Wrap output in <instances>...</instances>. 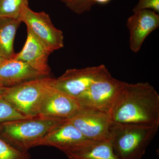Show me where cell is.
Segmentation results:
<instances>
[{"instance_id": "24", "label": "cell", "mask_w": 159, "mask_h": 159, "mask_svg": "<svg viewBox=\"0 0 159 159\" xmlns=\"http://www.w3.org/2000/svg\"><path fill=\"white\" fill-rule=\"evenodd\" d=\"M71 0H65V3L66 4H67V3L70 2Z\"/></svg>"}, {"instance_id": "17", "label": "cell", "mask_w": 159, "mask_h": 159, "mask_svg": "<svg viewBox=\"0 0 159 159\" xmlns=\"http://www.w3.org/2000/svg\"><path fill=\"white\" fill-rule=\"evenodd\" d=\"M0 159H31L29 152L21 151L0 138Z\"/></svg>"}, {"instance_id": "22", "label": "cell", "mask_w": 159, "mask_h": 159, "mask_svg": "<svg viewBox=\"0 0 159 159\" xmlns=\"http://www.w3.org/2000/svg\"><path fill=\"white\" fill-rule=\"evenodd\" d=\"M6 89V88L0 86V98H2L3 93H4Z\"/></svg>"}, {"instance_id": "18", "label": "cell", "mask_w": 159, "mask_h": 159, "mask_svg": "<svg viewBox=\"0 0 159 159\" xmlns=\"http://www.w3.org/2000/svg\"><path fill=\"white\" fill-rule=\"evenodd\" d=\"M29 118L18 112L8 102L0 98V123L16 119Z\"/></svg>"}, {"instance_id": "23", "label": "cell", "mask_w": 159, "mask_h": 159, "mask_svg": "<svg viewBox=\"0 0 159 159\" xmlns=\"http://www.w3.org/2000/svg\"><path fill=\"white\" fill-rule=\"evenodd\" d=\"M5 60V59H4L3 57H1V56H0V64H1L2 63V62Z\"/></svg>"}, {"instance_id": "12", "label": "cell", "mask_w": 159, "mask_h": 159, "mask_svg": "<svg viewBox=\"0 0 159 159\" xmlns=\"http://www.w3.org/2000/svg\"><path fill=\"white\" fill-rule=\"evenodd\" d=\"M51 53L45 45L28 29V35L25 46L19 53L16 54L13 58L26 62L32 68L49 76L51 69L48 64V59Z\"/></svg>"}, {"instance_id": "11", "label": "cell", "mask_w": 159, "mask_h": 159, "mask_svg": "<svg viewBox=\"0 0 159 159\" xmlns=\"http://www.w3.org/2000/svg\"><path fill=\"white\" fill-rule=\"evenodd\" d=\"M126 27L129 31V45L133 52L137 53L147 36L159 27V15L150 9H143L128 18Z\"/></svg>"}, {"instance_id": "14", "label": "cell", "mask_w": 159, "mask_h": 159, "mask_svg": "<svg viewBox=\"0 0 159 159\" xmlns=\"http://www.w3.org/2000/svg\"><path fill=\"white\" fill-rule=\"evenodd\" d=\"M21 22L20 17L0 16V56L4 59H11L15 56V38Z\"/></svg>"}, {"instance_id": "20", "label": "cell", "mask_w": 159, "mask_h": 159, "mask_svg": "<svg viewBox=\"0 0 159 159\" xmlns=\"http://www.w3.org/2000/svg\"><path fill=\"white\" fill-rule=\"evenodd\" d=\"M143 9H150L159 13V0H139L133 11L135 12Z\"/></svg>"}, {"instance_id": "15", "label": "cell", "mask_w": 159, "mask_h": 159, "mask_svg": "<svg viewBox=\"0 0 159 159\" xmlns=\"http://www.w3.org/2000/svg\"><path fill=\"white\" fill-rule=\"evenodd\" d=\"M66 155L69 159H119L110 141L93 142Z\"/></svg>"}, {"instance_id": "25", "label": "cell", "mask_w": 159, "mask_h": 159, "mask_svg": "<svg viewBox=\"0 0 159 159\" xmlns=\"http://www.w3.org/2000/svg\"><path fill=\"white\" fill-rule=\"evenodd\" d=\"M60 1H62V2H65V0H60Z\"/></svg>"}, {"instance_id": "10", "label": "cell", "mask_w": 159, "mask_h": 159, "mask_svg": "<svg viewBox=\"0 0 159 159\" xmlns=\"http://www.w3.org/2000/svg\"><path fill=\"white\" fill-rule=\"evenodd\" d=\"M80 108L76 99L52 86L43 101L38 116L48 119L69 120Z\"/></svg>"}, {"instance_id": "16", "label": "cell", "mask_w": 159, "mask_h": 159, "mask_svg": "<svg viewBox=\"0 0 159 159\" xmlns=\"http://www.w3.org/2000/svg\"><path fill=\"white\" fill-rule=\"evenodd\" d=\"M25 6H29V0H0V16L20 17Z\"/></svg>"}, {"instance_id": "6", "label": "cell", "mask_w": 159, "mask_h": 159, "mask_svg": "<svg viewBox=\"0 0 159 159\" xmlns=\"http://www.w3.org/2000/svg\"><path fill=\"white\" fill-rule=\"evenodd\" d=\"M20 18L21 22L26 24L28 30L51 52L64 47L62 31L54 25L49 15L46 12H36L29 6H25Z\"/></svg>"}, {"instance_id": "4", "label": "cell", "mask_w": 159, "mask_h": 159, "mask_svg": "<svg viewBox=\"0 0 159 159\" xmlns=\"http://www.w3.org/2000/svg\"><path fill=\"white\" fill-rule=\"evenodd\" d=\"M54 78H37L7 88L2 98L18 112L27 117L38 116L43 101L53 86Z\"/></svg>"}, {"instance_id": "5", "label": "cell", "mask_w": 159, "mask_h": 159, "mask_svg": "<svg viewBox=\"0 0 159 159\" xmlns=\"http://www.w3.org/2000/svg\"><path fill=\"white\" fill-rule=\"evenodd\" d=\"M125 83L113 77L105 66L89 88L76 99L81 107L108 113Z\"/></svg>"}, {"instance_id": "8", "label": "cell", "mask_w": 159, "mask_h": 159, "mask_svg": "<svg viewBox=\"0 0 159 159\" xmlns=\"http://www.w3.org/2000/svg\"><path fill=\"white\" fill-rule=\"evenodd\" d=\"M105 67L102 64L82 69H69L58 78H54L53 86L76 99L89 88Z\"/></svg>"}, {"instance_id": "19", "label": "cell", "mask_w": 159, "mask_h": 159, "mask_svg": "<svg viewBox=\"0 0 159 159\" xmlns=\"http://www.w3.org/2000/svg\"><path fill=\"white\" fill-rule=\"evenodd\" d=\"M95 4L93 0H71L66 5L72 11L80 14L90 11Z\"/></svg>"}, {"instance_id": "7", "label": "cell", "mask_w": 159, "mask_h": 159, "mask_svg": "<svg viewBox=\"0 0 159 159\" xmlns=\"http://www.w3.org/2000/svg\"><path fill=\"white\" fill-rule=\"evenodd\" d=\"M68 121L91 141H110L112 122L107 113L80 107L77 113Z\"/></svg>"}, {"instance_id": "13", "label": "cell", "mask_w": 159, "mask_h": 159, "mask_svg": "<svg viewBox=\"0 0 159 159\" xmlns=\"http://www.w3.org/2000/svg\"><path fill=\"white\" fill-rule=\"evenodd\" d=\"M46 77L48 76L32 68L26 62L14 58L5 59L0 64V86L6 88Z\"/></svg>"}, {"instance_id": "21", "label": "cell", "mask_w": 159, "mask_h": 159, "mask_svg": "<svg viewBox=\"0 0 159 159\" xmlns=\"http://www.w3.org/2000/svg\"><path fill=\"white\" fill-rule=\"evenodd\" d=\"M111 0H93L94 2L100 3V4H106L110 2Z\"/></svg>"}, {"instance_id": "9", "label": "cell", "mask_w": 159, "mask_h": 159, "mask_svg": "<svg viewBox=\"0 0 159 159\" xmlns=\"http://www.w3.org/2000/svg\"><path fill=\"white\" fill-rule=\"evenodd\" d=\"M94 141L85 138L68 120L46 134L38 142V146L55 147L66 154Z\"/></svg>"}, {"instance_id": "1", "label": "cell", "mask_w": 159, "mask_h": 159, "mask_svg": "<svg viewBox=\"0 0 159 159\" xmlns=\"http://www.w3.org/2000/svg\"><path fill=\"white\" fill-rule=\"evenodd\" d=\"M108 114L115 123L159 125L158 93L148 82H126Z\"/></svg>"}, {"instance_id": "3", "label": "cell", "mask_w": 159, "mask_h": 159, "mask_svg": "<svg viewBox=\"0 0 159 159\" xmlns=\"http://www.w3.org/2000/svg\"><path fill=\"white\" fill-rule=\"evenodd\" d=\"M65 121L36 116L3 122L0 138L21 151L29 152L46 134Z\"/></svg>"}, {"instance_id": "2", "label": "cell", "mask_w": 159, "mask_h": 159, "mask_svg": "<svg viewBox=\"0 0 159 159\" xmlns=\"http://www.w3.org/2000/svg\"><path fill=\"white\" fill-rule=\"evenodd\" d=\"M159 125L113 122L110 141L119 159H141L158 131Z\"/></svg>"}]
</instances>
